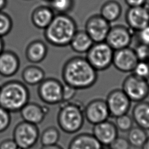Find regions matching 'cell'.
Here are the masks:
<instances>
[{
  "instance_id": "32",
  "label": "cell",
  "mask_w": 149,
  "mask_h": 149,
  "mask_svg": "<svg viewBox=\"0 0 149 149\" xmlns=\"http://www.w3.org/2000/svg\"><path fill=\"white\" fill-rule=\"evenodd\" d=\"M133 49L139 61L149 60V46L139 42Z\"/></svg>"
},
{
  "instance_id": "28",
  "label": "cell",
  "mask_w": 149,
  "mask_h": 149,
  "mask_svg": "<svg viewBox=\"0 0 149 149\" xmlns=\"http://www.w3.org/2000/svg\"><path fill=\"white\" fill-rule=\"evenodd\" d=\"M134 121L131 115L126 113L115 118V124L118 130L128 132L133 126Z\"/></svg>"
},
{
  "instance_id": "13",
  "label": "cell",
  "mask_w": 149,
  "mask_h": 149,
  "mask_svg": "<svg viewBox=\"0 0 149 149\" xmlns=\"http://www.w3.org/2000/svg\"><path fill=\"white\" fill-rule=\"evenodd\" d=\"M125 20L128 27L135 32L149 26V4L129 7L125 14Z\"/></svg>"
},
{
  "instance_id": "40",
  "label": "cell",
  "mask_w": 149,
  "mask_h": 149,
  "mask_svg": "<svg viewBox=\"0 0 149 149\" xmlns=\"http://www.w3.org/2000/svg\"><path fill=\"white\" fill-rule=\"evenodd\" d=\"M141 149H149V136H148L146 142L141 148Z\"/></svg>"
},
{
  "instance_id": "21",
  "label": "cell",
  "mask_w": 149,
  "mask_h": 149,
  "mask_svg": "<svg viewBox=\"0 0 149 149\" xmlns=\"http://www.w3.org/2000/svg\"><path fill=\"white\" fill-rule=\"evenodd\" d=\"M131 116L137 126L149 130V101L144 100L136 102Z\"/></svg>"
},
{
  "instance_id": "24",
  "label": "cell",
  "mask_w": 149,
  "mask_h": 149,
  "mask_svg": "<svg viewBox=\"0 0 149 149\" xmlns=\"http://www.w3.org/2000/svg\"><path fill=\"white\" fill-rule=\"evenodd\" d=\"M121 5L116 0H108L100 9V15L110 23L116 21L122 14Z\"/></svg>"
},
{
  "instance_id": "15",
  "label": "cell",
  "mask_w": 149,
  "mask_h": 149,
  "mask_svg": "<svg viewBox=\"0 0 149 149\" xmlns=\"http://www.w3.org/2000/svg\"><path fill=\"white\" fill-rule=\"evenodd\" d=\"M92 134L103 146H108L118 137V130L115 123L108 119L93 125Z\"/></svg>"
},
{
  "instance_id": "36",
  "label": "cell",
  "mask_w": 149,
  "mask_h": 149,
  "mask_svg": "<svg viewBox=\"0 0 149 149\" xmlns=\"http://www.w3.org/2000/svg\"><path fill=\"white\" fill-rule=\"evenodd\" d=\"M0 149H19L13 139H6L0 142Z\"/></svg>"
},
{
  "instance_id": "31",
  "label": "cell",
  "mask_w": 149,
  "mask_h": 149,
  "mask_svg": "<svg viewBox=\"0 0 149 149\" xmlns=\"http://www.w3.org/2000/svg\"><path fill=\"white\" fill-rule=\"evenodd\" d=\"M11 123L10 112L0 106V133L5 132Z\"/></svg>"
},
{
  "instance_id": "39",
  "label": "cell",
  "mask_w": 149,
  "mask_h": 149,
  "mask_svg": "<svg viewBox=\"0 0 149 149\" xmlns=\"http://www.w3.org/2000/svg\"><path fill=\"white\" fill-rule=\"evenodd\" d=\"M7 0H0V11L2 10L7 5Z\"/></svg>"
},
{
  "instance_id": "19",
  "label": "cell",
  "mask_w": 149,
  "mask_h": 149,
  "mask_svg": "<svg viewBox=\"0 0 149 149\" xmlns=\"http://www.w3.org/2000/svg\"><path fill=\"white\" fill-rule=\"evenodd\" d=\"M48 53L47 45L41 40H34L26 47L25 55L27 60L32 63H38L45 59Z\"/></svg>"
},
{
  "instance_id": "18",
  "label": "cell",
  "mask_w": 149,
  "mask_h": 149,
  "mask_svg": "<svg viewBox=\"0 0 149 149\" xmlns=\"http://www.w3.org/2000/svg\"><path fill=\"white\" fill-rule=\"evenodd\" d=\"M102 147L92 133H81L71 139L68 149H102Z\"/></svg>"
},
{
  "instance_id": "34",
  "label": "cell",
  "mask_w": 149,
  "mask_h": 149,
  "mask_svg": "<svg viewBox=\"0 0 149 149\" xmlns=\"http://www.w3.org/2000/svg\"><path fill=\"white\" fill-rule=\"evenodd\" d=\"M77 90L75 88L64 84L62 88V102L72 101L77 94Z\"/></svg>"
},
{
  "instance_id": "26",
  "label": "cell",
  "mask_w": 149,
  "mask_h": 149,
  "mask_svg": "<svg viewBox=\"0 0 149 149\" xmlns=\"http://www.w3.org/2000/svg\"><path fill=\"white\" fill-rule=\"evenodd\" d=\"M59 139V130L55 126H49L44 129L39 137L42 146L58 144Z\"/></svg>"
},
{
  "instance_id": "38",
  "label": "cell",
  "mask_w": 149,
  "mask_h": 149,
  "mask_svg": "<svg viewBox=\"0 0 149 149\" xmlns=\"http://www.w3.org/2000/svg\"><path fill=\"white\" fill-rule=\"evenodd\" d=\"M40 149H63L62 147L58 144L50 146H42Z\"/></svg>"
},
{
  "instance_id": "8",
  "label": "cell",
  "mask_w": 149,
  "mask_h": 149,
  "mask_svg": "<svg viewBox=\"0 0 149 149\" xmlns=\"http://www.w3.org/2000/svg\"><path fill=\"white\" fill-rule=\"evenodd\" d=\"M63 84L55 78L44 79L37 88V94L41 101L48 105L59 104L62 102Z\"/></svg>"
},
{
  "instance_id": "25",
  "label": "cell",
  "mask_w": 149,
  "mask_h": 149,
  "mask_svg": "<svg viewBox=\"0 0 149 149\" xmlns=\"http://www.w3.org/2000/svg\"><path fill=\"white\" fill-rule=\"evenodd\" d=\"M148 136L147 130L136 126H133L128 131L127 139L131 147L141 148L146 142Z\"/></svg>"
},
{
  "instance_id": "41",
  "label": "cell",
  "mask_w": 149,
  "mask_h": 149,
  "mask_svg": "<svg viewBox=\"0 0 149 149\" xmlns=\"http://www.w3.org/2000/svg\"><path fill=\"white\" fill-rule=\"evenodd\" d=\"M4 50V41L2 37H0V54Z\"/></svg>"
},
{
  "instance_id": "45",
  "label": "cell",
  "mask_w": 149,
  "mask_h": 149,
  "mask_svg": "<svg viewBox=\"0 0 149 149\" xmlns=\"http://www.w3.org/2000/svg\"><path fill=\"white\" fill-rule=\"evenodd\" d=\"M148 61H149V60H148Z\"/></svg>"
},
{
  "instance_id": "5",
  "label": "cell",
  "mask_w": 149,
  "mask_h": 149,
  "mask_svg": "<svg viewBox=\"0 0 149 149\" xmlns=\"http://www.w3.org/2000/svg\"><path fill=\"white\" fill-rule=\"evenodd\" d=\"M114 50L105 42H94L87 52L86 58L97 71H103L112 65Z\"/></svg>"
},
{
  "instance_id": "3",
  "label": "cell",
  "mask_w": 149,
  "mask_h": 149,
  "mask_svg": "<svg viewBox=\"0 0 149 149\" xmlns=\"http://www.w3.org/2000/svg\"><path fill=\"white\" fill-rule=\"evenodd\" d=\"M29 100V88L19 80H10L1 86L0 106L10 113L19 112Z\"/></svg>"
},
{
  "instance_id": "4",
  "label": "cell",
  "mask_w": 149,
  "mask_h": 149,
  "mask_svg": "<svg viewBox=\"0 0 149 149\" xmlns=\"http://www.w3.org/2000/svg\"><path fill=\"white\" fill-rule=\"evenodd\" d=\"M56 121L59 129L66 134H74L84 122V107L79 101L62 102L59 104Z\"/></svg>"
},
{
  "instance_id": "43",
  "label": "cell",
  "mask_w": 149,
  "mask_h": 149,
  "mask_svg": "<svg viewBox=\"0 0 149 149\" xmlns=\"http://www.w3.org/2000/svg\"><path fill=\"white\" fill-rule=\"evenodd\" d=\"M44 1H48H48H49L50 0H44Z\"/></svg>"
},
{
  "instance_id": "17",
  "label": "cell",
  "mask_w": 149,
  "mask_h": 149,
  "mask_svg": "<svg viewBox=\"0 0 149 149\" xmlns=\"http://www.w3.org/2000/svg\"><path fill=\"white\" fill-rule=\"evenodd\" d=\"M20 68V60L14 52L3 51L0 54V75L8 77L15 75Z\"/></svg>"
},
{
  "instance_id": "30",
  "label": "cell",
  "mask_w": 149,
  "mask_h": 149,
  "mask_svg": "<svg viewBox=\"0 0 149 149\" xmlns=\"http://www.w3.org/2000/svg\"><path fill=\"white\" fill-rule=\"evenodd\" d=\"M132 73L141 78L149 80V61H139Z\"/></svg>"
},
{
  "instance_id": "1",
  "label": "cell",
  "mask_w": 149,
  "mask_h": 149,
  "mask_svg": "<svg viewBox=\"0 0 149 149\" xmlns=\"http://www.w3.org/2000/svg\"><path fill=\"white\" fill-rule=\"evenodd\" d=\"M64 84L77 90L93 86L98 79V72L90 65L86 57H72L64 63L62 70Z\"/></svg>"
},
{
  "instance_id": "14",
  "label": "cell",
  "mask_w": 149,
  "mask_h": 149,
  "mask_svg": "<svg viewBox=\"0 0 149 149\" xmlns=\"http://www.w3.org/2000/svg\"><path fill=\"white\" fill-rule=\"evenodd\" d=\"M139 60L133 48L129 47L114 51L112 65L123 73H132Z\"/></svg>"
},
{
  "instance_id": "20",
  "label": "cell",
  "mask_w": 149,
  "mask_h": 149,
  "mask_svg": "<svg viewBox=\"0 0 149 149\" xmlns=\"http://www.w3.org/2000/svg\"><path fill=\"white\" fill-rule=\"evenodd\" d=\"M55 13L48 6H40L35 8L31 13V20L33 25L44 30L51 22Z\"/></svg>"
},
{
  "instance_id": "23",
  "label": "cell",
  "mask_w": 149,
  "mask_h": 149,
  "mask_svg": "<svg viewBox=\"0 0 149 149\" xmlns=\"http://www.w3.org/2000/svg\"><path fill=\"white\" fill-rule=\"evenodd\" d=\"M45 74L44 70L36 65H30L22 71V78L24 84L29 86L38 85L44 79Z\"/></svg>"
},
{
  "instance_id": "16",
  "label": "cell",
  "mask_w": 149,
  "mask_h": 149,
  "mask_svg": "<svg viewBox=\"0 0 149 149\" xmlns=\"http://www.w3.org/2000/svg\"><path fill=\"white\" fill-rule=\"evenodd\" d=\"M48 111L47 107L36 102H29L19 112L23 120L38 125L44 121Z\"/></svg>"
},
{
  "instance_id": "7",
  "label": "cell",
  "mask_w": 149,
  "mask_h": 149,
  "mask_svg": "<svg viewBox=\"0 0 149 149\" xmlns=\"http://www.w3.org/2000/svg\"><path fill=\"white\" fill-rule=\"evenodd\" d=\"M122 89L132 102L142 101L149 95V80L131 73L123 80Z\"/></svg>"
},
{
  "instance_id": "44",
  "label": "cell",
  "mask_w": 149,
  "mask_h": 149,
  "mask_svg": "<svg viewBox=\"0 0 149 149\" xmlns=\"http://www.w3.org/2000/svg\"><path fill=\"white\" fill-rule=\"evenodd\" d=\"M0 90H1V86H0Z\"/></svg>"
},
{
  "instance_id": "37",
  "label": "cell",
  "mask_w": 149,
  "mask_h": 149,
  "mask_svg": "<svg viewBox=\"0 0 149 149\" xmlns=\"http://www.w3.org/2000/svg\"><path fill=\"white\" fill-rule=\"evenodd\" d=\"M129 7L142 6L147 3V0H124Z\"/></svg>"
},
{
  "instance_id": "11",
  "label": "cell",
  "mask_w": 149,
  "mask_h": 149,
  "mask_svg": "<svg viewBox=\"0 0 149 149\" xmlns=\"http://www.w3.org/2000/svg\"><path fill=\"white\" fill-rule=\"evenodd\" d=\"M133 35V31L129 27L116 24L111 27L105 41L115 51L129 47Z\"/></svg>"
},
{
  "instance_id": "35",
  "label": "cell",
  "mask_w": 149,
  "mask_h": 149,
  "mask_svg": "<svg viewBox=\"0 0 149 149\" xmlns=\"http://www.w3.org/2000/svg\"><path fill=\"white\" fill-rule=\"evenodd\" d=\"M140 43L149 46V26L136 32Z\"/></svg>"
},
{
  "instance_id": "6",
  "label": "cell",
  "mask_w": 149,
  "mask_h": 149,
  "mask_svg": "<svg viewBox=\"0 0 149 149\" xmlns=\"http://www.w3.org/2000/svg\"><path fill=\"white\" fill-rule=\"evenodd\" d=\"M40 134L37 125L22 120L15 126L12 139L19 149H31L37 143Z\"/></svg>"
},
{
  "instance_id": "10",
  "label": "cell",
  "mask_w": 149,
  "mask_h": 149,
  "mask_svg": "<svg viewBox=\"0 0 149 149\" xmlns=\"http://www.w3.org/2000/svg\"><path fill=\"white\" fill-rule=\"evenodd\" d=\"M111 27V23L100 14H95L86 20L84 30L94 42H100L105 41Z\"/></svg>"
},
{
  "instance_id": "9",
  "label": "cell",
  "mask_w": 149,
  "mask_h": 149,
  "mask_svg": "<svg viewBox=\"0 0 149 149\" xmlns=\"http://www.w3.org/2000/svg\"><path fill=\"white\" fill-rule=\"evenodd\" d=\"M105 101L110 116L114 118L128 113L132 104V101L122 88L111 90L108 94Z\"/></svg>"
},
{
  "instance_id": "29",
  "label": "cell",
  "mask_w": 149,
  "mask_h": 149,
  "mask_svg": "<svg viewBox=\"0 0 149 149\" xmlns=\"http://www.w3.org/2000/svg\"><path fill=\"white\" fill-rule=\"evenodd\" d=\"M13 27V21L11 17L6 13L0 11V37L8 35Z\"/></svg>"
},
{
  "instance_id": "2",
  "label": "cell",
  "mask_w": 149,
  "mask_h": 149,
  "mask_svg": "<svg viewBox=\"0 0 149 149\" xmlns=\"http://www.w3.org/2000/svg\"><path fill=\"white\" fill-rule=\"evenodd\" d=\"M77 31V24L72 17L68 14H55L44 29V36L51 45L63 47L69 45Z\"/></svg>"
},
{
  "instance_id": "12",
  "label": "cell",
  "mask_w": 149,
  "mask_h": 149,
  "mask_svg": "<svg viewBox=\"0 0 149 149\" xmlns=\"http://www.w3.org/2000/svg\"><path fill=\"white\" fill-rule=\"evenodd\" d=\"M84 115L85 119L93 125L108 120L110 115L105 100L97 98L90 101L84 107Z\"/></svg>"
},
{
  "instance_id": "27",
  "label": "cell",
  "mask_w": 149,
  "mask_h": 149,
  "mask_svg": "<svg viewBox=\"0 0 149 149\" xmlns=\"http://www.w3.org/2000/svg\"><path fill=\"white\" fill-rule=\"evenodd\" d=\"M49 6L56 14H68L74 7V0H50Z\"/></svg>"
},
{
  "instance_id": "33",
  "label": "cell",
  "mask_w": 149,
  "mask_h": 149,
  "mask_svg": "<svg viewBox=\"0 0 149 149\" xmlns=\"http://www.w3.org/2000/svg\"><path fill=\"white\" fill-rule=\"evenodd\" d=\"M108 147L111 149H130L131 146L127 138L118 136Z\"/></svg>"
},
{
  "instance_id": "42",
  "label": "cell",
  "mask_w": 149,
  "mask_h": 149,
  "mask_svg": "<svg viewBox=\"0 0 149 149\" xmlns=\"http://www.w3.org/2000/svg\"><path fill=\"white\" fill-rule=\"evenodd\" d=\"M102 149H111V148H110L108 146H107V147H105V148L102 147Z\"/></svg>"
},
{
  "instance_id": "22",
  "label": "cell",
  "mask_w": 149,
  "mask_h": 149,
  "mask_svg": "<svg viewBox=\"0 0 149 149\" xmlns=\"http://www.w3.org/2000/svg\"><path fill=\"white\" fill-rule=\"evenodd\" d=\"M93 44V41L85 30H77L73 37L69 45L72 49L76 53L86 54Z\"/></svg>"
}]
</instances>
